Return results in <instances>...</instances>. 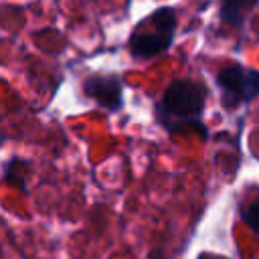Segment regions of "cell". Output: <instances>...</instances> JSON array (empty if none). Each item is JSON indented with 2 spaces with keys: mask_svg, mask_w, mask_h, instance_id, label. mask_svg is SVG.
I'll return each mask as SVG.
<instances>
[{
  "mask_svg": "<svg viewBox=\"0 0 259 259\" xmlns=\"http://www.w3.org/2000/svg\"><path fill=\"white\" fill-rule=\"evenodd\" d=\"M176 12L170 6L156 8L150 16L140 20L130 34V53L136 59H152L166 53L174 40Z\"/></svg>",
  "mask_w": 259,
  "mask_h": 259,
  "instance_id": "6da1fadb",
  "label": "cell"
},
{
  "mask_svg": "<svg viewBox=\"0 0 259 259\" xmlns=\"http://www.w3.org/2000/svg\"><path fill=\"white\" fill-rule=\"evenodd\" d=\"M204 99H206V89L202 83L192 81V79H176L172 81L160 103L158 109L162 111V123L168 127L170 121L188 123V125H198L204 109Z\"/></svg>",
  "mask_w": 259,
  "mask_h": 259,
  "instance_id": "7a4b0ae2",
  "label": "cell"
},
{
  "mask_svg": "<svg viewBox=\"0 0 259 259\" xmlns=\"http://www.w3.org/2000/svg\"><path fill=\"white\" fill-rule=\"evenodd\" d=\"M221 101L225 107H237L241 101H251L259 95V71L245 69L239 63L223 67L217 75Z\"/></svg>",
  "mask_w": 259,
  "mask_h": 259,
  "instance_id": "3957f363",
  "label": "cell"
},
{
  "mask_svg": "<svg viewBox=\"0 0 259 259\" xmlns=\"http://www.w3.org/2000/svg\"><path fill=\"white\" fill-rule=\"evenodd\" d=\"M83 93L107 109H119L123 101L121 81L115 75H91L83 81Z\"/></svg>",
  "mask_w": 259,
  "mask_h": 259,
  "instance_id": "277c9868",
  "label": "cell"
},
{
  "mask_svg": "<svg viewBox=\"0 0 259 259\" xmlns=\"http://www.w3.org/2000/svg\"><path fill=\"white\" fill-rule=\"evenodd\" d=\"M257 2L259 0H221V20L225 24L239 26Z\"/></svg>",
  "mask_w": 259,
  "mask_h": 259,
  "instance_id": "5b68a950",
  "label": "cell"
},
{
  "mask_svg": "<svg viewBox=\"0 0 259 259\" xmlns=\"http://www.w3.org/2000/svg\"><path fill=\"white\" fill-rule=\"evenodd\" d=\"M241 219L247 223V227L259 235V192L255 198H251L245 206H241Z\"/></svg>",
  "mask_w": 259,
  "mask_h": 259,
  "instance_id": "8992f818",
  "label": "cell"
},
{
  "mask_svg": "<svg viewBox=\"0 0 259 259\" xmlns=\"http://www.w3.org/2000/svg\"><path fill=\"white\" fill-rule=\"evenodd\" d=\"M26 168H28V164L24 162V160H20V158H12L8 164H6V178L8 180H14L16 182V176H18V180H20V188L24 186V174H26Z\"/></svg>",
  "mask_w": 259,
  "mask_h": 259,
  "instance_id": "52a82bcc",
  "label": "cell"
},
{
  "mask_svg": "<svg viewBox=\"0 0 259 259\" xmlns=\"http://www.w3.org/2000/svg\"><path fill=\"white\" fill-rule=\"evenodd\" d=\"M198 259H227V257H221V255H212V253H202V255H198Z\"/></svg>",
  "mask_w": 259,
  "mask_h": 259,
  "instance_id": "ba28073f",
  "label": "cell"
}]
</instances>
